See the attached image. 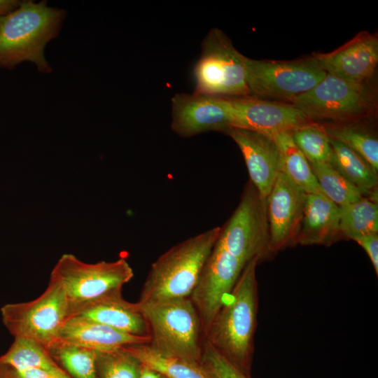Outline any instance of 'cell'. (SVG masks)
Segmentation results:
<instances>
[{"label": "cell", "mask_w": 378, "mask_h": 378, "mask_svg": "<svg viewBox=\"0 0 378 378\" xmlns=\"http://www.w3.org/2000/svg\"><path fill=\"white\" fill-rule=\"evenodd\" d=\"M307 193L281 172L266 198L269 253L296 244Z\"/></svg>", "instance_id": "12"}, {"label": "cell", "mask_w": 378, "mask_h": 378, "mask_svg": "<svg viewBox=\"0 0 378 378\" xmlns=\"http://www.w3.org/2000/svg\"><path fill=\"white\" fill-rule=\"evenodd\" d=\"M13 378H71L61 368L53 370L31 369L6 372Z\"/></svg>", "instance_id": "31"}, {"label": "cell", "mask_w": 378, "mask_h": 378, "mask_svg": "<svg viewBox=\"0 0 378 378\" xmlns=\"http://www.w3.org/2000/svg\"><path fill=\"white\" fill-rule=\"evenodd\" d=\"M220 230V227L211 228L162 254L151 265L137 303L190 297Z\"/></svg>", "instance_id": "3"}, {"label": "cell", "mask_w": 378, "mask_h": 378, "mask_svg": "<svg viewBox=\"0 0 378 378\" xmlns=\"http://www.w3.org/2000/svg\"><path fill=\"white\" fill-rule=\"evenodd\" d=\"M266 199L249 181L240 202L223 227L216 244L248 263L270 255Z\"/></svg>", "instance_id": "8"}, {"label": "cell", "mask_w": 378, "mask_h": 378, "mask_svg": "<svg viewBox=\"0 0 378 378\" xmlns=\"http://www.w3.org/2000/svg\"><path fill=\"white\" fill-rule=\"evenodd\" d=\"M247 59L224 32L211 29L202 41V54L194 68V92L226 97L250 95Z\"/></svg>", "instance_id": "6"}, {"label": "cell", "mask_w": 378, "mask_h": 378, "mask_svg": "<svg viewBox=\"0 0 378 378\" xmlns=\"http://www.w3.org/2000/svg\"><path fill=\"white\" fill-rule=\"evenodd\" d=\"M138 378H164V377L158 372L142 365Z\"/></svg>", "instance_id": "34"}, {"label": "cell", "mask_w": 378, "mask_h": 378, "mask_svg": "<svg viewBox=\"0 0 378 378\" xmlns=\"http://www.w3.org/2000/svg\"><path fill=\"white\" fill-rule=\"evenodd\" d=\"M47 351L73 378H98L97 351L59 339Z\"/></svg>", "instance_id": "26"}, {"label": "cell", "mask_w": 378, "mask_h": 378, "mask_svg": "<svg viewBox=\"0 0 378 378\" xmlns=\"http://www.w3.org/2000/svg\"><path fill=\"white\" fill-rule=\"evenodd\" d=\"M124 348L140 363L165 378H213L200 362L163 354L148 344H134Z\"/></svg>", "instance_id": "21"}, {"label": "cell", "mask_w": 378, "mask_h": 378, "mask_svg": "<svg viewBox=\"0 0 378 378\" xmlns=\"http://www.w3.org/2000/svg\"><path fill=\"white\" fill-rule=\"evenodd\" d=\"M232 127L272 134L314 122L293 104L248 96L227 97Z\"/></svg>", "instance_id": "14"}, {"label": "cell", "mask_w": 378, "mask_h": 378, "mask_svg": "<svg viewBox=\"0 0 378 378\" xmlns=\"http://www.w3.org/2000/svg\"><path fill=\"white\" fill-rule=\"evenodd\" d=\"M269 135L279 150L281 172L307 194L325 195L308 160L294 142L291 132H281Z\"/></svg>", "instance_id": "22"}, {"label": "cell", "mask_w": 378, "mask_h": 378, "mask_svg": "<svg viewBox=\"0 0 378 378\" xmlns=\"http://www.w3.org/2000/svg\"><path fill=\"white\" fill-rule=\"evenodd\" d=\"M137 304L146 323L148 344L152 348L167 356L200 361L202 331L189 297Z\"/></svg>", "instance_id": "4"}, {"label": "cell", "mask_w": 378, "mask_h": 378, "mask_svg": "<svg viewBox=\"0 0 378 378\" xmlns=\"http://www.w3.org/2000/svg\"><path fill=\"white\" fill-rule=\"evenodd\" d=\"M332 153L329 163L353 184L363 197L377 202V172L358 154L330 138Z\"/></svg>", "instance_id": "20"}, {"label": "cell", "mask_w": 378, "mask_h": 378, "mask_svg": "<svg viewBox=\"0 0 378 378\" xmlns=\"http://www.w3.org/2000/svg\"><path fill=\"white\" fill-rule=\"evenodd\" d=\"M200 363L213 378H248L206 340L202 344Z\"/></svg>", "instance_id": "30"}, {"label": "cell", "mask_w": 378, "mask_h": 378, "mask_svg": "<svg viewBox=\"0 0 378 378\" xmlns=\"http://www.w3.org/2000/svg\"><path fill=\"white\" fill-rule=\"evenodd\" d=\"M312 120L327 119L349 122L369 115L374 98L364 83H356L330 74L308 92L291 102Z\"/></svg>", "instance_id": "9"}, {"label": "cell", "mask_w": 378, "mask_h": 378, "mask_svg": "<svg viewBox=\"0 0 378 378\" xmlns=\"http://www.w3.org/2000/svg\"><path fill=\"white\" fill-rule=\"evenodd\" d=\"M66 11L49 7L46 1H22L19 7L0 18V67L12 69L24 62L42 73L52 69L44 50L62 28Z\"/></svg>", "instance_id": "2"}, {"label": "cell", "mask_w": 378, "mask_h": 378, "mask_svg": "<svg viewBox=\"0 0 378 378\" xmlns=\"http://www.w3.org/2000/svg\"><path fill=\"white\" fill-rule=\"evenodd\" d=\"M142 364L124 346L97 351L98 378H138Z\"/></svg>", "instance_id": "29"}, {"label": "cell", "mask_w": 378, "mask_h": 378, "mask_svg": "<svg viewBox=\"0 0 378 378\" xmlns=\"http://www.w3.org/2000/svg\"><path fill=\"white\" fill-rule=\"evenodd\" d=\"M225 133L239 148L250 181L266 199L281 172V156L274 139L269 134L239 127H230Z\"/></svg>", "instance_id": "15"}, {"label": "cell", "mask_w": 378, "mask_h": 378, "mask_svg": "<svg viewBox=\"0 0 378 378\" xmlns=\"http://www.w3.org/2000/svg\"><path fill=\"white\" fill-rule=\"evenodd\" d=\"M164 378H165V377H164Z\"/></svg>", "instance_id": "36"}, {"label": "cell", "mask_w": 378, "mask_h": 378, "mask_svg": "<svg viewBox=\"0 0 378 378\" xmlns=\"http://www.w3.org/2000/svg\"><path fill=\"white\" fill-rule=\"evenodd\" d=\"M258 262L255 258L245 266L205 334L206 340L244 372L250 365L254 349L258 312Z\"/></svg>", "instance_id": "1"}, {"label": "cell", "mask_w": 378, "mask_h": 378, "mask_svg": "<svg viewBox=\"0 0 378 378\" xmlns=\"http://www.w3.org/2000/svg\"><path fill=\"white\" fill-rule=\"evenodd\" d=\"M246 69L250 95L290 102L311 90L327 74L314 56L294 61L248 58Z\"/></svg>", "instance_id": "10"}, {"label": "cell", "mask_w": 378, "mask_h": 378, "mask_svg": "<svg viewBox=\"0 0 378 378\" xmlns=\"http://www.w3.org/2000/svg\"><path fill=\"white\" fill-rule=\"evenodd\" d=\"M0 366L9 368L15 372L60 368L43 346L22 337L15 338L9 349L0 357Z\"/></svg>", "instance_id": "25"}, {"label": "cell", "mask_w": 378, "mask_h": 378, "mask_svg": "<svg viewBox=\"0 0 378 378\" xmlns=\"http://www.w3.org/2000/svg\"><path fill=\"white\" fill-rule=\"evenodd\" d=\"M72 316H83L126 333L149 336L138 304L125 300L122 290L86 304Z\"/></svg>", "instance_id": "18"}, {"label": "cell", "mask_w": 378, "mask_h": 378, "mask_svg": "<svg viewBox=\"0 0 378 378\" xmlns=\"http://www.w3.org/2000/svg\"><path fill=\"white\" fill-rule=\"evenodd\" d=\"M21 2L18 0H0V18L17 9Z\"/></svg>", "instance_id": "33"}, {"label": "cell", "mask_w": 378, "mask_h": 378, "mask_svg": "<svg viewBox=\"0 0 378 378\" xmlns=\"http://www.w3.org/2000/svg\"><path fill=\"white\" fill-rule=\"evenodd\" d=\"M172 130L182 137L217 131L225 132L232 127L226 97L178 93L172 99Z\"/></svg>", "instance_id": "13"}, {"label": "cell", "mask_w": 378, "mask_h": 378, "mask_svg": "<svg viewBox=\"0 0 378 378\" xmlns=\"http://www.w3.org/2000/svg\"><path fill=\"white\" fill-rule=\"evenodd\" d=\"M246 265L215 244L190 295L204 335Z\"/></svg>", "instance_id": "11"}, {"label": "cell", "mask_w": 378, "mask_h": 378, "mask_svg": "<svg viewBox=\"0 0 378 378\" xmlns=\"http://www.w3.org/2000/svg\"><path fill=\"white\" fill-rule=\"evenodd\" d=\"M290 132L294 142L309 163L329 162L332 148L323 125L311 122Z\"/></svg>", "instance_id": "28"}, {"label": "cell", "mask_w": 378, "mask_h": 378, "mask_svg": "<svg viewBox=\"0 0 378 378\" xmlns=\"http://www.w3.org/2000/svg\"><path fill=\"white\" fill-rule=\"evenodd\" d=\"M69 314L65 290L52 279L38 298L29 302L6 304L1 308L2 321L15 338L32 340L46 349L58 339Z\"/></svg>", "instance_id": "7"}, {"label": "cell", "mask_w": 378, "mask_h": 378, "mask_svg": "<svg viewBox=\"0 0 378 378\" xmlns=\"http://www.w3.org/2000/svg\"><path fill=\"white\" fill-rule=\"evenodd\" d=\"M309 164L325 196L339 207L363 197L360 192L329 162Z\"/></svg>", "instance_id": "27"}, {"label": "cell", "mask_w": 378, "mask_h": 378, "mask_svg": "<svg viewBox=\"0 0 378 378\" xmlns=\"http://www.w3.org/2000/svg\"><path fill=\"white\" fill-rule=\"evenodd\" d=\"M134 272L124 258L113 262L85 263L72 254L62 255L50 279L64 288L69 304V317L86 304L122 290Z\"/></svg>", "instance_id": "5"}, {"label": "cell", "mask_w": 378, "mask_h": 378, "mask_svg": "<svg viewBox=\"0 0 378 378\" xmlns=\"http://www.w3.org/2000/svg\"><path fill=\"white\" fill-rule=\"evenodd\" d=\"M0 378H13L6 372H4L0 370Z\"/></svg>", "instance_id": "35"}, {"label": "cell", "mask_w": 378, "mask_h": 378, "mask_svg": "<svg viewBox=\"0 0 378 378\" xmlns=\"http://www.w3.org/2000/svg\"><path fill=\"white\" fill-rule=\"evenodd\" d=\"M354 241L366 252L376 274L378 275V233L362 236Z\"/></svg>", "instance_id": "32"}, {"label": "cell", "mask_w": 378, "mask_h": 378, "mask_svg": "<svg viewBox=\"0 0 378 378\" xmlns=\"http://www.w3.org/2000/svg\"><path fill=\"white\" fill-rule=\"evenodd\" d=\"M340 218V207L325 195L307 194L296 244H331L342 237Z\"/></svg>", "instance_id": "19"}, {"label": "cell", "mask_w": 378, "mask_h": 378, "mask_svg": "<svg viewBox=\"0 0 378 378\" xmlns=\"http://www.w3.org/2000/svg\"><path fill=\"white\" fill-rule=\"evenodd\" d=\"M58 339L96 351L150 342L149 336L126 333L80 316H71L66 320Z\"/></svg>", "instance_id": "17"}, {"label": "cell", "mask_w": 378, "mask_h": 378, "mask_svg": "<svg viewBox=\"0 0 378 378\" xmlns=\"http://www.w3.org/2000/svg\"><path fill=\"white\" fill-rule=\"evenodd\" d=\"M323 127L329 138L354 150L378 172V140L370 129L351 122H335Z\"/></svg>", "instance_id": "23"}, {"label": "cell", "mask_w": 378, "mask_h": 378, "mask_svg": "<svg viewBox=\"0 0 378 378\" xmlns=\"http://www.w3.org/2000/svg\"><path fill=\"white\" fill-rule=\"evenodd\" d=\"M341 235L352 240L378 233V205L368 198L340 206Z\"/></svg>", "instance_id": "24"}, {"label": "cell", "mask_w": 378, "mask_h": 378, "mask_svg": "<svg viewBox=\"0 0 378 378\" xmlns=\"http://www.w3.org/2000/svg\"><path fill=\"white\" fill-rule=\"evenodd\" d=\"M313 56L326 74L364 83L377 65L378 39L374 34L361 31L337 49Z\"/></svg>", "instance_id": "16"}]
</instances>
